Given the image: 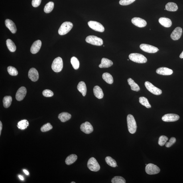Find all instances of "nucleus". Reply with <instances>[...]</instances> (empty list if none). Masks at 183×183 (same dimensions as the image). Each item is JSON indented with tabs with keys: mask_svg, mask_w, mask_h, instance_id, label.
I'll return each instance as SVG.
<instances>
[{
	"mask_svg": "<svg viewBox=\"0 0 183 183\" xmlns=\"http://www.w3.org/2000/svg\"><path fill=\"white\" fill-rule=\"evenodd\" d=\"M127 122L128 130L130 133H135L137 130V125L133 116L129 114L127 117Z\"/></svg>",
	"mask_w": 183,
	"mask_h": 183,
	"instance_id": "1",
	"label": "nucleus"
},
{
	"mask_svg": "<svg viewBox=\"0 0 183 183\" xmlns=\"http://www.w3.org/2000/svg\"><path fill=\"white\" fill-rule=\"evenodd\" d=\"M129 58L133 62L139 64H143L147 61V58L143 55L137 53L130 54L129 55Z\"/></svg>",
	"mask_w": 183,
	"mask_h": 183,
	"instance_id": "2",
	"label": "nucleus"
},
{
	"mask_svg": "<svg viewBox=\"0 0 183 183\" xmlns=\"http://www.w3.org/2000/svg\"><path fill=\"white\" fill-rule=\"evenodd\" d=\"M73 27V24L70 22L66 21L63 23L59 28L58 33L61 35H64L70 32Z\"/></svg>",
	"mask_w": 183,
	"mask_h": 183,
	"instance_id": "3",
	"label": "nucleus"
},
{
	"mask_svg": "<svg viewBox=\"0 0 183 183\" xmlns=\"http://www.w3.org/2000/svg\"><path fill=\"white\" fill-rule=\"evenodd\" d=\"M63 63L62 59L60 57H58L54 59L52 64V68L53 71L55 72H59L62 70Z\"/></svg>",
	"mask_w": 183,
	"mask_h": 183,
	"instance_id": "4",
	"label": "nucleus"
},
{
	"mask_svg": "<svg viewBox=\"0 0 183 183\" xmlns=\"http://www.w3.org/2000/svg\"><path fill=\"white\" fill-rule=\"evenodd\" d=\"M86 42L88 43L97 46H101L103 44V40L96 36L90 35L87 37Z\"/></svg>",
	"mask_w": 183,
	"mask_h": 183,
	"instance_id": "5",
	"label": "nucleus"
},
{
	"mask_svg": "<svg viewBox=\"0 0 183 183\" xmlns=\"http://www.w3.org/2000/svg\"><path fill=\"white\" fill-rule=\"evenodd\" d=\"M87 167L92 171L97 172L100 169V166L97 160L94 157H91L87 164Z\"/></svg>",
	"mask_w": 183,
	"mask_h": 183,
	"instance_id": "6",
	"label": "nucleus"
},
{
	"mask_svg": "<svg viewBox=\"0 0 183 183\" xmlns=\"http://www.w3.org/2000/svg\"><path fill=\"white\" fill-rule=\"evenodd\" d=\"M144 85L148 90L153 94L159 95L162 94V90L155 86L151 83L148 81H146Z\"/></svg>",
	"mask_w": 183,
	"mask_h": 183,
	"instance_id": "7",
	"label": "nucleus"
},
{
	"mask_svg": "<svg viewBox=\"0 0 183 183\" xmlns=\"http://www.w3.org/2000/svg\"><path fill=\"white\" fill-rule=\"evenodd\" d=\"M145 170L146 173L149 175L157 174L160 172V168L155 165L152 164H147Z\"/></svg>",
	"mask_w": 183,
	"mask_h": 183,
	"instance_id": "8",
	"label": "nucleus"
},
{
	"mask_svg": "<svg viewBox=\"0 0 183 183\" xmlns=\"http://www.w3.org/2000/svg\"><path fill=\"white\" fill-rule=\"evenodd\" d=\"M88 24L89 27L95 31L101 32L104 31V27L101 23L98 22L90 21L88 22Z\"/></svg>",
	"mask_w": 183,
	"mask_h": 183,
	"instance_id": "9",
	"label": "nucleus"
},
{
	"mask_svg": "<svg viewBox=\"0 0 183 183\" xmlns=\"http://www.w3.org/2000/svg\"><path fill=\"white\" fill-rule=\"evenodd\" d=\"M140 48L143 51L150 53H154L159 50L156 47L146 44H142L140 45Z\"/></svg>",
	"mask_w": 183,
	"mask_h": 183,
	"instance_id": "10",
	"label": "nucleus"
},
{
	"mask_svg": "<svg viewBox=\"0 0 183 183\" xmlns=\"http://www.w3.org/2000/svg\"><path fill=\"white\" fill-rule=\"evenodd\" d=\"M180 116L175 114H168L164 115L162 118L164 122H174L177 121L180 119Z\"/></svg>",
	"mask_w": 183,
	"mask_h": 183,
	"instance_id": "11",
	"label": "nucleus"
},
{
	"mask_svg": "<svg viewBox=\"0 0 183 183\" xmlns=\"http://www.w3.org/2000/svg\"><path fill=\"white\" fill-rule=\"evenodd\" d=\"M81 131L86 134H90L93 131V128L91 124L86 121L81 124L80 127Z\"/></svg>",
	"mask_w": 183,
	"mask_h": 183,
	"instance_id": "12",
	"label": "nucleus"
},
{
	"mask_svg": "<svg viewBox=\"0 0 183 183\" xmlns=\"http://www.w3.org/2000/svg\"><path fill=\"white\" fill-rule=\"evenodd\" d=\"M26 89L25 87H22L18 89L16 93V98L18 101H21L25 97L26 94Z\"/></svg>",
	"mask_w": 183,
	"mask_h": 183,
	"instance_id": "13",
	"label": "nucleus"
},
{
	"mask_svg": "<svg viewBox=\"0 0 183 183\" xmlns=\"http://www.w3.org/2000/svg\"><path fill=\"white\" fill-rule=\"evenodd\" d=\"M182 33V28L180 27H177L172 33L171 37L173 40H178L180 38Z\"/></svg>",
	"mask_w": 183,
	"mask_h": 183,
	"instance_id": "14",
	"label": "nucleus"
},
{
	"mask_svg": "<svg viewBox=\"0 0 183 183\" xmlns=\"http://www.w3.org/2000/svg\"><path fill=\"white\" fill-rule=\"evenodd\" d=\"M131 21L134 25L139 28L145 27L147 24L145 20L139 17H134L132 19Z\"/></svg>",
	"mask_w": 183,
	"mask_h": 183,
	"instance_id": "15",
	"label": "nucleus"
},
{
	"mask_svg": "<svg viewBox=\"0 0 183 183\" xmlns=\"http://www.w3.org/2000/svg\"><path fill=\"white\" fill-rule=\"evenodd\" d=\"M28 77L33 81L35 82L39 78V74L38 71L34 68L30 69L28 72Z\"/></svg>",
	"mask_w": 183,
	"mask_h": 183,
	"instance_id": "16",
	"label": "nucleus"
},
{
	"mask_svg": "<svg viewBox=\"0 0 183 183\" xmlns=\"http://www.w3.org/2000/svg\"><path fill=\"white\" fill-rule=\"evenodd\" d=\"M41 41L38 40L34 42L31 48L30 51L32 53L35 54L40 51L42 46Z\"/></svg>",
	"mask_w": 183,
	"mask_h": 183,
	"instance_id": "17",
	"label": "nucleus"
},
{
	"mask_svg": "<svg viewBox=\"0 0 183 183\" xmlns=\"http://www.w3.org/2000/svg\"><path fill=\"white\" fill-rule=\"evenodd\" d=\"M5 24L6 27L9 28L12 33H15L17 31V28H16L15 24L11 20L6 19Z\"/></svg>",
	"mask_w": 183,
	"mask_h": 183,
	"instance_id": "18",
	"label": "nucleus"
},
{
	"mask_svg": "<svg viewBox=\"0 0 183 183\" xmlns=\"http://www.w3.org/2000/svg\"><path fill=\"white\" fill-rule=\"evenodd\" d=\"M156 72L157 74L162 75H170L173 73V71L171 69L166 67H161L156 70Z\"/></svg>",
	"mask_w": 183,
	"mask_h": 183,
	"instance_id": "19",
	"label": "nucleus"
},
{
	"mask_svg": "<svg viewBox=\"0 0 183 183\" xmlns=\"http://www.w3.org/2000/svg\"><path fill=\"white\" fill-rule=\"evenodd\" d=\"M113 62L111 60L106 58H103L102 59L101 63L99 65L100 68H108L112 66Z\"/></svg>",
	"mask_w": 183,
	"mask_h": 183,
	"instance_id": "20",
	"label": "nucleus"
},
{
	"mask_svg": "<svg viewBox=\"0 0 183 183\" xmlns=\"http://www.w3.org/2000/svg\"><path fill=\"white\" fill-rule=\"evenodd\" d=\"M159 22L162 26L166 28L170 27L172 25L171 20L167 18H160L159 19Z\"/></svg>",
	"mask_w": 183,
	"mask_h": 183,
	"instance_id": "21",
	"label": "nucleus"
},
{
	"mask_svg": "<svg viewBox=\"0 0 183 183\" xmlns=\"http://www.w3.org/2000/svg\"><path fill=\"white\" fill-rule=\"evenodd\" d=\"M93 92L95 96L97 98L101 99L103 98V93L102 89L98 86H95L93 89Z\"/></svg>",
	"mask_w": 183,
	"mask_h": 183,
	"instance_id": "22",
	"label": "nucleus"
},
{
	"mask_svg": "<svg viewBox=\"0 0 183 183\" xmlns=\"http://www.w3.org/2000/svg\"><path fill=\"white\" fill-rule=\"evenodd\" d=\"M77 89L79 92L82 94L83 96H85L86 94L87 89L86 85L83 81H80L78 83L77 87Z\"/></svg>",
	"mask_w": 183,
	"mask_h": 183,
	"instance_id": "23",
	"label": "nucleus"
},
{
	"mask_svg": "<svg viewBox=\"0 0 183 183\" xmlns=\"http://www.w3.org/2000/svg\"><path fill=\"white\" fill-rule=\"evenodd\" d=\"M71 115L70 114L65 112L60 113L58 116L59 119L63 123L69 121L71 119Z\"/></svg>",
	"mask_w": 183,
	"mask_h": 183,
	"instance_id": "24",
	"label": "nucleus"
},
{
	"mask_svg": "<svg viewBox=\"0 0 183 183\" xmlns=\"http://www.w3.org/2000/svg\"><path fill=\"white\" fill-rule=\"evenodd\" d=\"M166 9L168 11L175 12L177 11L178 7L177 4L172 2H170L166 4Z\"/></svg>",
	"mask_w": 183,
	"mask_h": 183,
	"instance_id": "25",
	"label": "nucleus"
},
{
	"mask_svg": "<svg viewBox=\"0 0 183 183\" xmlns=\"http://www.w3.org/2000/svg\"><path fill=\"white\" fill-rule=\"evenodd\" d=\"M128 84L131 86L132 90L138 92L140 89V87L138 85L134 82V81L131 78L128 79Z\"/></svg>",
	"mask_w": 183,
	"mask_h": 183,
	"instance_id": "26",
	"label": "nucleus"
},
{
	"mask_svg": "<svg viewBox=\"0 0 183 183\" xmlns=\"http://www.w3.org/2000/svg\"><path fill=\"white\" fill-rule=\"evenodd\" d=\"M77 159V156L76 155L71 154L67 157L65 160V162L68 165H70L76 162Z\"/></svg>",
	"mask_w": 183,
	"mask_h": 183,
	"instance_id": "27",
	"label": "nucleus"
},
{
	"mask_svg": "<svg viewBox=\"0 0 183 183\" xmlns=\"http://www.w3.org/2000/svg\"><path fill=\"white\" fill-rule=\"evenodd\" d=\"M102 77L103 80L108 84H112L113 83V77L109 73H104Z\"/></svg>",
	"mask_w": 183,
	"mask_h": 183,
	"instance_id": "28",
	"label": "nucleus"
},
{
	"mask_svg": "<svg viewBox=\"0 0 183 183\" xmlns=\"http://www.w3.org/2000/svg\"><path fill=\"white\" fill-rule=\"evenodd\" d=\"M28 125H29V123L27 120L24 119L18 122L17 127L18 129L24 130L26 129Z\"/></svg>",
	"mask_w": 183,
	"mask_h": 183,
	"instance_id": "29",
	"label": "nucleus"
},
{
	"mask_svg": "<svg viewBox=\"0 0 183 183\" xmlns=\"http://www.w3.org/2000/svg\"><path fill=\"white\" fill-rule=\"evenodd\" d=\"M6 44L8 49L11 52H14L16 50V48L15 44L10 39L6 40Z\"/></svg>",
	"mask_w": 183,
	"mask_h": 183,
	"instance_id": "30",
	"label": "nucleus"
},
{
	"mask_svg": "<svg viewBox=\"0 0 183 183\" xmlns=\"http://www.w3.org/2000/svg\"><path fill=\"white\" fill-rule=\"evenodd\" d=\"M12 99L11 96H6L3 100V105L4 107L7 108L11 105Z\"/></svg>",
	"mask_w": 183,
	"mask_h": 183,
	"instance_id": "31",
	"label": "nucleus"
},
{
	"mask_svg": "<svg viewBox=\"0 0 183 183\" xmlns=\"http://www.w3.org/2000/svg\"><path fill=\"white\" fill-rule=\"evenodd\" d=\"M105 160L107 164L112 167L115 168L117 166V163L116 161L111 157H107L105 158Z\"/></svg>",
	"mask_w": 183,
	"mask_h": 183,
	"instance_id": "32",
	"label": "nucleus"
},
{
	"mask_svg": "<svg viewBox=\"0 0 183 183\" xmlns=\"http://www.w3.org/2000/svg\"><path fill=\"white\" fill-rule=\"evenodd\" d=\"M54 7V3L53 2L50 1L47 3L44 7V11L46 13H50Z\"/></svg>",
	"mask_w": 183,
	"mask_h": 183,
	"instance_id": "33",
	"label": "nucleus"
},
{
	"mask_svg": "<svg viewBox=\"0 0 183 183\" xmlns=\"http://www.w3.org/2000/svg\"><path fill=\"white\" fill-rule=\"evenodd\" d=\"M139 102L142 105L144 106L147 108H150L151 107V106L149 103L148 99L145 97H140L139 98Z\"/></svg>",
	"mask_w": 183,
	"mask_h": 183,
	"instance_id": "34",
	"label": "nucleus"
},
{
	"mask_svg": "<svg viewBox=\"0 0 183 183\" xmlns=\"http://www.w3.org/2000/svg\"><path fill=\"white\" fill-rule=\"evenodd\" d=\"M71 62L73 68L75 70H77L79 68L80 64H79V62L78 59L76 57H73L72 58H71Z\"/></svg>",
	"mask_w": 183,
	"mask_h": 183,
	"instance_id": "35",
	"label": "nucleus"
},
{
	"mask_svg": "<svg viewBox=\"0 0 183 183\" xmlns=\"http://www.w3.org/2000/svg\"><path fill=\"white\" fill-rule=\"evenodd\" d=\"M111 182L112 183H125L126 181L123 177L116 176L114 177L112 179Z\"/></svg>",
	"mask_w": 183,
	"mask_h": 183,
	"instance_id": "36",
	"label": "nucleus"
},
{
	"mask_svg": "<svg viewBox=\"0 0 183 183\" xmlns=\"http://www.w3.org/2000/svg\"><path fill=\"white\" fill-rule=\"evenodd\" d=\"M7 70L9 74L12 76H16L18 74V72L17 69L13 67H8L7 68Z\"/></svg>",
	"mask_w": 183,
	"mask_h": 183,
	"instance_id": "37",
	"label": "nucleus"
},
{
	"mask_svg": "<svg viewBox=\"0 0 183 183\" xmlns=\"http://www.w3.org/2000/svg\"><path fill=\"white\" fill-rule=\"evenodd\" d=\"M168 140V138L166 136L162 135L160 136L158 140V144L161 146H164Z\"/></svg>",
	"mask_w": 183,
	"mask_h": 183,
	"instance_id": "38",
	"label": "nucleus"
},
{
	"mask_svg": "<svg viewBox=\"0 0 183 183\" xmlns=\"http://www.w3.org/2000/svg\"><path fill=\"white\" fill-rule=\"evenodd\" d=\"M53 128L52 126L49 123H48L44 125L41 128V131L42 132H46L50 131Z\"/></svg>",
	"mask_w": 183,
	"mask_h": 183,
	"instance_id": "39",
	"label": "nucleus"
},
{
	"mask_svg": "<svg viewBox=\"0 0 183 183\" xmlns=\"http://www.w3.org/2000/svg\"><path fill=\"white\" fill-rule=\"evenodd\" d=\"M42 94L46 97H51L53 96L54 93L52 91L46 89L43 91Z\"/></svg>",
	"mask_w": 183,
	"mask_h": 183,
	"instance_id": "40",
	"label": "nucleus"
},
{
	"mask_svg": "<svg viewBox=\"0 0 183 183\" xmlns=\"http://www.w3.org/2000/svg\"><path fill=\"white\" fill-rule=\"evenodd\" d=\"M136 0H121L119 3L122 6H127L133 3Z\"/></svg>",
	"mask_w": 183,
	"mask_h": 183,
	"instance_id": "41",
	"label": "nucleus"
},
{
	"mask_svg": "<svg viewBox=\"0 0 183 183\" xmlns=\"http://www.w3.org/2000/svg\"><path fill=\"white\" fill-rule=\"evenodd\" d=\"M176 142V139L175 138L172 137L170 138L169 141L168 142H166V146L167 148H170L171 146L173 144H174Z\"/></svg>",
	"mask_w": 183,
	"mask_h": 183,
	"instance_id": "42",
	"label": "nucleus"
},
{
	"mask_svg": "<svg viewBox=\"0 0 183 183\" xmlns=\"http://www.w3.org/2000/svg\"><path fill=\"white\" fill-rule=\"evenodd\" d=\"M42 0H32V5L34 7H37L40 5Z\"/></svg>",
	"mask_w": 183,
	"mask_h": 183,
	"instance_id": "43",
	"label": "nucleus"
},
{
	"mask_svg": "<svg viewBox=\"0 0 183 183\" xmlns=\"http://www.w3.org/2000/svg\"><path fill=\"white\" fill-rule=\"evenodd\" d=\"M2 128H3V125H2L1 121H0V135H1Z\"/></svg>",
	"mask_w": 183,
	"mask_h": 183,
	"instance_id": "44",
	"label": "nucleus"
},
{
	"mask_svg": "<svg viewBox=\"0 0 183 183\" xmlns=\"http://www.w3.org/2000/svg\"><path fill=\"white\" fill-rule=\"evenodd\" d=\"M23 171L24 173H25L26 175H27L29 174V172H28L27 170H24Z\"/></svg>",
	"mask_w": 183,
	"mask_h": 183,
	"instance_id": "45",
	"label": "nucleus"
},
{
	"mask_svg": "<svg viewBox=\"0 0 183 183\" xmlns=\"http://www.w3.org/2000/svg\"><path fill=\"white\" fill-rule=\"evenodd\" d=\"M18 177H19L20 180H24V178L23 177V176L21 175H19L18 176Z\"/></svg>",
	"mask_w": 183,
	"mask_h": 183,
	"instance_id": "46",
	"label": "nucleus"
},
{
	"mask_svg": "<svg viewBox=\"0 0 183 183\" xmlns=\"http://www.w3.org/2000/svg\"><path fill=\"white\" fill-rule=\"evenodd\" d=\"M180 57L181 58H183V51L181 53V54L180 55Z\"/></svg>",
	"mask_w": 183,
	"mask_h": 183,
	"instance_id": "47",
	"label": "nucleus"
},
{
	"mask_svg": "<svg viewBox=\"0 0 183 183\" xmlns=\"http://www.w3.org/2000/svg\"><path fill=\"white\" fill-rule=\"evenodd\" d=\"M71 183H75V182H71Z\"/></svg>",
	"mask_w": 183,
	"mask_h": 183,
	"instance_id": "48",
	"label": "nucleus"
}]
</instances>
